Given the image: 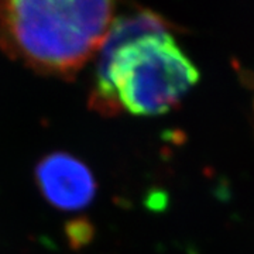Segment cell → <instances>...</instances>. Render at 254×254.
Masks as SVG:
<instances>
[{"mask_svg":"<svg viewBox=\"0 0 254 254\" xmlns=\"http://www.w3.org/2000/svg\"><path fill=\"white\" fill-rule=\"evenodd\" d=\"M171 24L151 10L113 20L100 46L91 106L102 115L155 116L174 109L199 72L177 44Z\"/></svg>","mask_w":254,"mask_h":254,"instance_id":"1","label":"cell"},{"mask_svg":"<svg viewBox=\"0 0 254 254\" xmlns=\"http://www.w3.org/2000/svg\"><path fill=\"white\" fill-rule=\"evenodd\" d=\"M118 0H0V51L36 72L72 78L98 54Z\"/></svg>","mask_w":254,"mask_h":254,"instance_id":"2","label":"cell"},{"mask_svg":"<svg viewBox=\"0 0 254 254\" xmlns=\"http://www.w3.org/2000/svg\"><path fill=\"white\" fill-rule=\"evenodd\" d=\"M40 190L50 203L65 210L85 208L95 196V180L86 165L65 153L43 158L36 170Z\"/></svg>","mask_w":254,"mask_h":254,"instance_id":"3","label":"cell"}]
</instances>
